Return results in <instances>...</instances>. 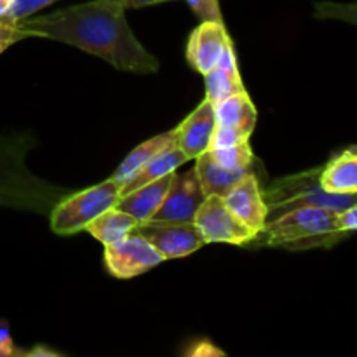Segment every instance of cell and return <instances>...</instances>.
<instances>
[{
	"instance_id": "cell-24",
	"label": "cell",
	"mask_w": 357,
	"mask_h": 357,
	"mask_svg": "<svg viewBox=\"0 0 357 357\" xmlns=\"http://www.w3.org/2000/svg\"><path fill=\"white\" fill-rule=\"evenodd\" d=\"M28 35L21 28L20 21L13 20H0V54L10 47L16 42L23 40Z\"/></svg>"
},
{
	"instance_id": "cell-9",
	"label": "cell",
	"mask_w": 357,
	"mask_h": 357,
	"mask_svg": "<svg viewBox=\"0 0 357 357\" xmlns=\"http://www.w3.org/2000/svg\"><path fill=\"white\" fill-rule=\"evenodd\" d=\"M204 199L206 194L202 190L195 169L187 171L183 174L176 173L162 204L150 220L174 223L194 222Z\"/></svg>"
},
{
	"instance_id": "cell-25",
	"label": "cell",
	"mask_w": 357,
	"mask_h": 357,
	"mask_svg": "<svg viewBox=\"0 0 357 357\" xmlns=\"http://www.w3.org/2000/svg\"><path fill=\"white\" fill-rule=\"evenodd\" d=\"M58 2V0H14V6L10 9L9 17L7 20L20 21L24 20V17L33 16L37 10L44 9V7L51 6V3Z\"/></svg>"
},
{
	"instance_id": "cell-28",
	"label": "cell",
	"mask_w": 357,
	"mask_h": 357,
	"mask_svg": "<svg viewBox=\"0 0 357 357\" xmlns=\"http://www.w3.org/2000/svg\"><path fill=\"white\" fill-rule=\"evenodd\" d=\"M338 225L347 234L357 232V206L344 213H338Z\"/></svg>"
},
{
	"instance_id": "cell-20",
	"label": "cell",
	"mask_w": 357,
	"mask_h": 357,
	"mask_svg": "<svg viewBox=\"0 0 357 357\" xmlns=\"http://www.w3.org/2000/svg\"><path fill=\"white\" fill-rule=\"evenodd\" d=\"M204 84L206 98H208L213 105L225 100V98L246 91L243 79H241L239 68L215 66V68L209 70L208 73H204Z\"/></svg>"
},
{
	"instance_id": "cell-8",
	"label": "cell",
	"mask_w": 357,
	"mask_h": 357,
	"mask_svg": "<svg viewBox=\"0 0 357 357\" xmlns=\"http://www.w3.org/2000/svg\"><path fill=\"white\" fill-rule=\"evenodd\" d=\"M162 261V255L145 237L136 232L119 243L105 246V265L108 272L117 279L142 275Z\"/></svg>"
},
{
	"instance_id": "cell-13",
	"label": "cell",
	"mask_w": 357,
	"mask_h": 357,
	"mask_svg": "<svg viewBox=\"0 0 357 357\" xmlns=\"http://www.w3.org/2000/svg\"><path fill=\"white\" fill-rule=\"evenodd\" d=\"M174 174H176L174 171L173 173H167L162 178H159V180L143 185V187L131 192V194L121 195L115 208L135 216L139 223L149 222L155 215L157 209L160 208V204H162L164 197H166L167 190H169L171 183H173Z\"/></svg>"
},
{
	"instance_id": "cell-31",
	"label": "cell",
	"mask_w": 357,
	"mask_h": 357,
	"mask_svg": "<svg viewBox=\"0 0 357 357\" xmlns=\"http://www.w3.org/2000/svg\"><path fill=\"white\" fill-rule=\"evenodd\" d=\"M13 6L14 0H0V20H7V17H9Z\"/></svg>"
},
{
	"instance_id": "cell-12",
	"label": "cell",
	"mask_w": 357,
	"mask_h": 357,
	"mask_svg": "<svg viewBox=\"0 0 357 357\" xmlns=\"http://www.w3.org/2000/svg\"><path fill=\"white\" fill-rule=\"evenodd\" d=\"M215 128V105L204 98V101L176 128L178 149L187 155L188 160L197 159L202 152L209 150Z\"/></svg>"
},
{
	"instance_id": "cell-21",
	"label": "cell",
	"mask_w": 357,
	"mask_h": 357,
	"mask_svg": "<svg viewBox=\"0 0 357 357\" xmlns=\"http://www.w3.org/2000/svg\"><path fill=\"white\" fill-rule=\"evenodd\" d=\"M209 155L213 157L218 166L232 171H248L253 164V150L250 142H244L241 145L229 146V149H211Z\"/></svg>"
},
{
	"instance_id": "cell-10",
	"label": "cell",
	"mask_w": 357,
	"mask_h": 357,
	"mask_svg": "<svg viewBox=\"0 0 357 357\" xmlns=\"http://www.w3.org/2000/svg\"><path fill=\"white\" fill-rule=\"evenodd\" d=\"M230 44H232V38L227 33L223 21H202L188 37V65L204 75L218 65L223 52Z\"/></svg>"
},
{
	"instance_id": "cell-2",
	"label": "cell",
	"mask_w": 357,
	"mask_h": 357,
	"mask_svg": "<svg viewBox=\"0 0 357 357\" xmlns=\"http://www.w3.org/2000/svg\"><path fill=\"white\" fill-rule=\"evenodd\" d=\"M37 145L31 132L0 135V208L49 215L70 188L56 187L26 167V153Z\"/></svg>"
},
{
	"instance_id": "cell-29",
	"label": "cell",
	"mask_w": 357,
	"mask_h": 357,
	"mask_svg": "<svg viewBox=\"0 0 357 357\" xmlns=\"http://www.w3.org/2000/svg\"><path fill=\"white\" fill-rule=\"evenodd\" d=\"M117 3H121L124 9H142L146 6H155V3L162 2H171V0H115Z\"/></svg>"
},
{
	"instance_id": "cell-30",
	"label": "cell",
	"mask_w": 357,
	"mask_h": 357,
	"mask_svg": "<svg viewBox=\"0 0 357 357\" xmlns=\"http://www.w3.org/2000/svg\"><path fill=\"white\" fill-rule=\"evenodd\" d=\"M21 356H28V357H52V356H59L58 352L52 351V349L44 347V345H35L31 351H21Z\"/></svg>"
},
{
	"instance_id": "cell-5",
	"label": "cell",
	"mask_w": 357,
	"mask_h": 357,
	"mask_svg": "<svg viewBox=\"0 0 357 357\" xmlns=\"http://www.w3.org/2000/svg\"><path fill=\"white\" fill-rule=\"evenodd\" d=\"M119 199L121 185L112 178L80 192H70L49 213L51 230L58 236H73L86 230V227L101 213L115 208Z\"/></svg>"
},
{
	"instance_id": "cell-26",
	"label": "cell",
	"mask_w": 357,
	"mask_h": 357,
	"mask_svg": "<svg viewBox=\"0 0 357 357\" xmlns=\"http://www.w3.org/2000/svg\"><path fill=\"white\" fill-rule=\"evenodd\" d=\"M202 21H223L218 0H185Z\"/></svg>"
},
{
	"instance_id": "cell-3",
	"label": "cell",
	"mask_w": 357,
	"mask_h": 357,
	"mask_svg": "<svg viewBox=\"0 0 357 357\" xmlns=\"http://www.w3.org/2000/svg\"><path fill=\"white\" fill-rule=\"evenodd\" d=\"M349 234L338 225V213L323 208H300L265 223L258 237L271 248L305 251L331 248Z\"/></svg>"
},
{
	"instance_id": "cell-16",
	"label": "cell",
	"mask_w": 357,
	"mask_h": 357,
	"mask_svg": "<svg viewBox=\"0 0 357 357\" xmlns=\"http://www.w3.org/2000/svg\"><path fill=\"white\" fill-rule=\"evenodd\" d=\"M257 108H255L253 101L248 96L246 91L215 103L216 126L234 128L237 131H243L244 135L251 136L255 126H257Z\"/></svg>"
},
{
	"instance_id": "cell-18",
	"label": "cell",
	"mask_w": 357,
	"mask_h": 357,
	"mask_svg": "<svg viewBox=\"0 0 357 357\" xmlns=\"http://www.w3.org/2000/svg\"><path fill=\"white\" fill-rule=\"evenodd\" d=\"M195 160H197V162H195L194 169L195 173H197L206 197H208V195H220V197H225V195L229 194L230 188L248 173V171H232L218 166V164L213 160V157L209 155V150L202 152Z\"/></svg>"
},
{
	"instance_id": "cell-23",
	"label": "cell",
	"mask_w": 357,
	"mask_h": 357,
	"mask_svg": "<svg viewBox=\"0 0 357 357\" xmlns=\"http://www.w3.org/2000/svg\"><path fill=\"white\" fill-rule=\"evenodd\" d=\"M251 136L244 135L243 131H237L234 128H225V126H216L215 132H213L211 143H209V150L211 149H229V146L241 145L244 142H250Z\"/></svg>"
},
{
	"instance_id": "cell-4",
	"label": "cell",
	"mask_w": 357,
	"mask_h": 357,
	"mask_svg": "<svg viewBox=\"0 0 357 357\" xmlns=\"http://www.w3.org/2000/svg\"><path fill=\"white\" fill-rule=\"evenodd\" d=\"M321 169L323 166L279 178L261 190L267 204V222L300 208H323L344 213L357 206V194H331L324 190L319 181Z\"/></svg>"
},
{
	"instance_id": "cell-1",
	"label": "cell",
	"mask_w": 357,
	"mask_h": 357,
	"mask_svg": "<svg viewBox=\"0 0 357 357\" xmlns=\"http://www.w3.org/2000/svg\"><path fill=\"white\" fill-rule=\"evenodd\" d=\"M124 7L115 0H91L54 13L20 20L28 37L51 38L100 56L114 68L155 73L159 61L132 35Z\"/></svg>"
},
{
	"instance_id": "cell-27",
	"label": "cell",
	"mask_w": 357,
	"mask_h": 357,
	"mask_svg": "<svg viewBox=\"0 0 357 357\" xmlns=\"http://www.w3.org/2000/svg\"><path fill=\"white\" fill-rule=\"evenodd\" d=\"M21 356V351L14 347L13 337H10L9 326L6 321H0V357Z\"/></svg>"
},
{
	"instance_id": "cell-6",
	"label": "cell",
	"mask_w": 357,
	"mask_h": 357,
	"mask_svg": "<svg viewBox=\"0 0 357 357\" xmlns=\"http://www.w3.org/2000/svg\"><path fill=\"white\" fill-rule=\"evenodd\" d=\"M194 223L201 230L206 244L229 243L236 246L250 244L258 239L257 230L241 222L220 195H208L195 215Z\"/></svg>"
},
{
	"instance_id": "cell-17",
	"label": "cell",
	"mask_w": 357,
	"mask_h": 357,
	"mask_svg": "<svg viewBox=\"0 0 357 357\" xmlns=\"http://www.w3.org/2000/svg\"><path fill=\"white\" fill-rule=\"evenodd\" d=\"M138 225L139 222L135 216L117 208H110L101 213L98 218H94L86 227V232H89L94 239L100 241L105 246H110V244H115L131 236Z\"/></svg>"
},
{
	"instance_id": "cell-15",
	"label": "cell",
	"mask_w": 357,
	"mask_h": 357,
	"mask_svg": "<svg viewBox=\"0 0 357 357\" xmlns=\"http://www.w3.org/2000/svg\"><path fill=\"white\" fill-rule=\"evenodd\" d=\"M319 181L331 194H357V146L344 150L324 164Z\"/></svg>"
},
{
	"instance_id": "cell-7",
	"label": "cell",
	"mask_w": 357,
	"mask_h": 357,
	"mask_svg": "<svg viewBox=\"0 0 357 357\" xmlns=\"http://www.w3.org/2000/svg\"><path fill=\"white\" fill-rule=\"evenodd\" d=\"M135 232L145 237L162 255L164 260L188 257L206 244L201 230L194 222L174 223L149 220L139 223Z\"/></svg>"
},
{
	"instance_id": "cell-22",
	"label": "cell",
	"mask_w": 357,
	"mask_h": 357,
	"mask_svg": "<svg viewBox=\"0 0 357 357\" xmlns=\"http://www.w3.org/2000/svg\"><path fill=\"white\" fill-rule=\"evenodd\" d=\"M314 16L317 20H337L357 26V0L354 2H316Z\"/></svg>"
},
{
	"instance_id": "cell-11",
	"label": "cell",
	"mask_w": 357,
	"mask_h": 357,
	"mask_svg": "<svg viewBox=\"0 0 357 357\" xmlns=\"http://www.w3.org/2000/svg\"><path fill=\"white\" fill-rule=\"evenodd\" d=\"M225 204L230 211L237 216L250 229L257 230L258 234L267 223V204L264 201L260 183L257 176L248 171L236 185L225 195Z\"/></svg>"
},
{
	"instance_id": "cell-32",
	"label": "cell",
	"mask_w": 357,
	"mask_h": 357,
	"mask_svg": "<svg viewBox=\"0 0 357 357\" xmlns=\"http://www.w3.org/2000/svg\"><path fill=\"white\" fill-rule=\"evenodd\" d=\"M208 345H209V342H206V347H208ZM202 347H204V342H202ZM204 351H206V352H208V349H202V351H201V352H204ZM201 352H199V351H197V352H195V354H201Z\"/></svg>"
},
{
	"instance_id": "cell-14",
	"label": "cell",
	"mask_w": 357,
	"mask_h": 357,
	"mask_svg": "<svg viewBox=\"0 0 357 357\" xmlns=\"http://www.w3.org/2000/svg\"><path fill=\"white\" fill-rule=\"evenodd\" d=\"M178 146V129H171V131L162 132V135H157L153 138H150L149 142L142 143V145L136 146L128 157L121 162V166L117 167L114 174H112V180L117 181L119 185H126L139 169H142L145 164H149L150 160L155 159V157L162 155L167 150Z\"/></svg>"
},
{
	"instance_id": "cell-19",
	"label": "cell",
	"mask_w": 357,
	"mask_h": 357,
	"mask_svg": "<svg viewBox=\"0 0 357 357\" xmlns=\"http://www.w3.org/2000/svg\"><path fill=\"white\" fill-rule=\"evenodd\" d=\"M185 162H188L187 155H185L178 146L167 150V152H164L162 155L155 157V159L150 160L149 164H145V166H143L142 169H139L138 173L128 181V183L122 185L121 195L131 194V192L138 190V188L143 187V185L159 180V178H162L164 174L167 173H173V171H176L178 167Z\"/></svg>"
}]
</instances>
